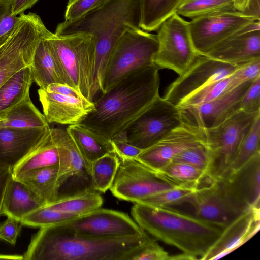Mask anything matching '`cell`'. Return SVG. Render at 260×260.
I'll return each instance as SVG.
<instances>
[{"mask_svg":"<svg viewBox=\"0 0 260 260\" xmlns=\"http://www.w3.org/2000/svg\"><path fill=\"white\" fill-rule=\"evenodd\" d=\"M159 69L153 64L122 78L93 101L79 124L111 140L159 95Z\"/></svg>","mask_w":260,"mask_h":260,"instance_id":"cell-1","label":"cell"},{"mask_svg":"<svg viewBox=\"0 0 260 260\" xmlns=\"http://www.w3.org/2000/svg\"><path fill=\"white\" fill-rule=\"evenodd\" d=\"M141 236L100 238L81 234L62 224L40 228L23 255L27 260H128L148 240Z\"/></svg>","mask_w":260,"mask_h":260,"instance_id":"cell-2","label":"cell"},{"mask_svg":"<svg viewBox=\"0 0 260 260\" xmlns=\"http://www.w3.org/2000/svg\"><path fill=\"white\" fill-rule=\"evenodd\" d=\"M131 214L138 225L149 235L195 259L202 260L223 230L171 206L134 203Z\"/></svg>","mask_w":260,"mask_h":260,"instance_id":"cell-3","label":"cell"},{"mask_svg":"<svg viewBox=\"0 0 260 260\" xmlns=\"http://www.w3.org/2000/svg\"><path fill=\"white\" fill-rule=\"evenodd\" d=\"M140 0H110L75 20L64 21L57 26L56 35L85 33L94 38L92 100L101 91L106 66L116 42L126 29L140 28Z\"/></svg>","mask_w":260,"mask_h":260,"instance_id":"cell-4","label":"cell"},{"mask_svg":"<svg viewBox=\"0 0 260 260\" xmlns=\"http://www.w3.org/2000/svg\"><path fill=\"white\" fill-rule=\"evenodd\" d=\"M61 83L67 84L92 101L95 57L94 39L85 33L56 35L49 30L46 35Z\"/></svg>","mask_w":260,"mask_h":260,"instance_id":"cell-5","label":"cell"},{"mask_svg":"<svg viewBox=\"0 0 260 260\" xmlns=\"http://www.w3.org/2000/svg\"><path fill=\"white\" fill-rule=\"evenodd\" d=\"M158 42L156 35L141 28H129L121 35L110 54L101 93L136 70L155 64Z\"/></svg>","mask_w":260,"mask_h":260,"instance_id":"cell-6","label":"cell"},{"mask_svg":"<svg viewBox=\"0 0 260 260\" xmlns=\"http://www.w3.org/2000/svg\"><path fill=\"white\" fill-rule=\"evenodd\" d=\"M183 122L182 109L159 95L112 139L126 141L144 150L159 142Z\"/></svg>","mask_w":260,"mask_h":260,"instance_id":"cell-7","label":"cell"},{"mask_svg":"<svg viewBox=\"0 0 260 260\" xmlns=\"http://www.w3.org/2000/svg\"><path fill=\"white\" fill-rule=\"evenodd\" d=\"M47 30L36 14L19 15L11 35L0 47V87L18 71L31 65L38 43Z\"/></svg>","mask_w":260,"mask_h":260,"instance_id":"cell-8","label":"cell"},{"mask_svg":"<svg viewBox=\"0 0 260 260\" xmlns=\"http://www.w3.org/2000/svg\"><path fill=\"white\" fill-rule=\"evenodd\" d=\"M158 46L154 63L181 75L199 56L191 37L188 22L175 13L157 29Z\"/></svg>","mask_w":260,"mask_h":260,"instance_id":"cell-9","label":"cell"},{"mask_svg":"<svg viewBox=\"0 0 260 260\" xmlns=\"http://www.w3.org/2000/svg\"><path fill=\"white\" fill-rule=\"evenodd\" d=\"M50 131L59 154L57 199L94 190L91 182L90 165L83 157L67 130L50 128Z\"/></svg>","mask_w":260,"mask_h":260,"instance_id":"cell-10","label":"cell"},{"mask_svg":"<svg viewBox=\"0 0 260 260\" xmlns=\"http://www.w3.org/2000/svg\"><path fill=\"white\" fill-rule=\"evenodd\" d=\"M260 112L249 113L239 110L219 125L206 129L213 159L211 175L220 176L234 158L243 139Z\"/></svg>","mask_w":260,"mask_h":260,"instance_id":"cell-11","label":"cell"},{"mask_svg":"<svg viewBox=\"0 0 260 260\" xmlns=\"http://www.w3.org/2000/svg\"><path fill=\"white\" fill-rule=\"evenodd\" d=\"M120 159L109 189L119 200L137 203L160 192L177 187L166 181L156 170L137 159Z\"/></svg>","mask_w":260,"mask_h":260,"instance_id":"cell-12","label":"cell"},{"mask_svg":"<svg viewBox=\"0 0 260 260\" xmlns=\"http://www.w3.org/2000/svg\"><path fill=\"white\" fill-rule=\"evenodd\" d=\"M188 203L196 216L223 229L249 209L237 202L218 178L196 189Z\"/></svg>","mask_w":260,"mask_h":260,"instance_id":"cell-13","label":"cell"},{"mask_svg":"<svg viewBox=\"0 0 260 260\" xmlns=\"http://www.w3.org/2000/svg\"><path fill=\"white\" fill-rule=\"evenodd\" d=\"M255 21L235 11L198 18L188 24L196 51L199 55H203Z\"/></svg>","mask_w":260,"mask_h":260,"instance_id":"cell-14","label":"cell"},{"mask_svg":"<svg viewBox=\"0 0 260 260\" xmlns=\"http://www.w3.org/2000/svg\"><path fill=\"white\" fill-rule=\"evenodd\" d=\"M61 224L76 232L100 238L138 236L146 233L126 213L101 207Z\"/></svg>","mask_w":260,"mask_h":260,"instance_id":"cell-15","label":"cell"},{"mask_svg":"<svg viewBox=\"0 0 260 260\" xmlns=\"http://www.w3.org/2000/svg\"><path fill=\"white\" fill-rule=\"evenodd\" d=\"M240 65L199 55L188 70L170 85L164 98L178 106L191 93L211 82L228 76Z\"/></svg>","mask_w":260,"mask_h":260,"instance_id":"cell-16","label":"cell"},{"mask_svg":"<svg viewBox=\"0 0 260 260\" xmlns=\"http://www.w3.org/2000/svg\"><path fill=\"white\" fill-rule=\"evenodd\" d=\"M204 141H207L205 130L184 121L159 142L142 150L136 159L156 170L184 149Z\"/></svg>","mask_w":260,"mask_h":260,"instance_id":"cell-17","label":"cell"},{"mask_svg":"<svg viewBox=\"0 0 260 260\" xmlns=\"http://www.w3.org/2000/svg\"><path fill=\"white\" fill-rule=\"evenodd\" d=\"M253 81L245 82L211 101L185 108L179 107L184 121L204 130L219 125L240 110L242 98Z\"/></svg>","mask_w":260,"mask_h":260,"instance_id":"cell-18","label":"cell"},{"mask_svg":"<svg viewBox=\"0 0 260 260\" xmlns=\"http://www.w3.org/2000/svg\"><path fill=\"white\" fill-rule=\"evenodd\" d=\"M203 55L235 65L260 59L259 21L247 25Z\"/></svg>","mask_w":260,"mask_h":260,"instance_id":"cell-19","label":"cell"},{"mask_svg":"<svg viewBox=\"0 0 260 260\" xmlns=\"http://www.w3.org/2000/svg\"><path fill=\"white\" fill-rule=\"evenodd\" d=\"M218 178L230 194L241 205L247 209L259 206L260 153L239 169L225 172Z\"/></svg>","mask_w":260,"mask_h":260,"instance_id":"cell-20","label":"cell"},{"mask_svg":"<svg viewBox=\"0 0 260 260\" xmlns=\"http://www.w3.org/2000/svg\"><path fill=\"white\" fill-rule=\"evenodd\" d=\"M38 93L48 123L79 124L94 108L93 102L85 98L65 95L41 88Z\"/></svg>","mask_w":260,"mask_h":260,"instance_id":"cell-21","label":"cell"},{"mask_svg":"<svg viewBox=\"0 0 260 260\" xmlns=\"http://www.w3.org/2000/svg\"><path fill=\"white\" fill-rule=\"evenodd\" d=\"M50 128L0 127V164L13 170L42 143Z\"/></svg>","mask_w":260,"mask_h":260,"instance_id":"cell-22","label":"cell"},{"mask_svg":"<svg viewBox=\"0 0 260 260\" xmlns=\"http://www.w3.org/2000/svg\"><path fill=\"white\" fill-rule=\"evenodd\" d=\"M259 206L252 207L225 227L202 260L218 259L247 242L259 230Z\"/></svg>","mask_w":260,"mask_h":260,"instance_id":"cell-23","label":"cell"},{"mask_svg":"<svg viewBox=\"0 0 260 260\" xmlns=\"http://www.w3.org/2000/svg\"><path fill=\"white\" fill-rule=\"evenodd\" d=\"M46 205L45 201L35 190L13 176L5 193L2 215L20 221Z\"/></svg>","mask_w":260,"mask_h":260,"instance_id":"cell-24","label":"cell"},{"mask_svg":"<svg viewBox=\"0 0 260 260\" xmlns=\"http://www.w3.org/2000/svg\"><path fill=\"white\" fill-rule=\"evenodd\" d=\"M66 130L90 165L98 158L114 152L111 139L80 124L69 125Z\"/></svg>","mask_w":260,"mask_h":260,"instance_id":"cell-25","label":"cell"},{"mask_svg":"<svg viewBox=\"0 0 260 260\" xmlns=\"http://www.w3.org/2000/svg\"><path fill=\"white\" fill-rule=\"evenodd\" d=\"M156 171L166 181L177 187L197 189L215 179L202 170L181 162L170 161Z\"/></svg>","mask_w":260,"mask_h":260,"instance_id":"cell-26","label":"cell"},{"mask_svg":"<svg viewBox=\"0 0 260 260\" xmlns=\"http://www.w3.org/2000/svg\"><path fill=\"white\" fill-rule=\"evenodd\" d=\"M48 30L38 43L30 66L32 82L41 89H46L52 83H61L54 58L46 40Z\"/></svg>","mask_w":260,"mask_h":260,"instance_id":"cell-27","label":"cell"},{"mask_svg":"<svg viewBox=\"0 0 260 260\" xmlns=\"http://www.w3.org/2000/svg\"><path fill=\"white\" fill-rule=\"evenodd\" d=\"M32 83L30 67H25L0 87V116H5L13 107L29 95Z\"/></svg>","mask_w":260,"mask_h":260,"instance_id":"cell-28","label":"cell"},{"mask_svg":"<svg viewBox=\"0 0 260 260\" xmlns=\"http://www.w3.org/2000/svg\"><path fill=\"white\" fill-rule=\"evenodd\" d=\"M57 175L58 166H53L26 171L14 176L30 187L47 205L57 199Z\"/></svg>","mask_w":260,"mask_h":260,"instance_id":"cell-29","label":"cell"},{"mask_svg":"<svg viewBox=\"0 0 260 260\" xmlns=\"http://www.w3.org/2000/svg\"><path fill=\"white\" fill-rule=\"evenodd\" d=\"M185 1L140 0V28L148 32L157 30Z\"/></svg>","mask_w":260,"mask_h":260,"instance_id":"cell-30","label":"cell"},{"mask_svg":"<svg viewBox=\"0 0 260 260\" xmlns=\"http://www.w3.org/2000/svg\"><path fill=\"white\" fill-rule=\"evenodd\" d=\"M49 126L44 115L34 105L29 95L8 112L0 123V127L29 128Z\"/></svg>","mask_w":260,"mask_h":260,"instance_id":"cell-31","label":"cell"},{"mask_svg":"<svg viewBox=\"0 0 260 260\" xmlns=\"http://www.w3.org/2000/svg\"><path fill=\"white\" fill-rule=\"evenodd\" d=\"M103 199L95 190L84 191L59 198L45 205L47 207L80 216L101 207Z\"/></svg>","mask_w":260,"mask_h":260,"instance_id":"cell-32","label":"cell"},{"mask_svg":"<svg viewBox=\"0 0 260 260\" xmlns=\"http://www.w3.org/2000/svg\"><path fill=\"white\" fill-rule=\"evenodd\" d=\"M59 154L50 131L42 143L25 158L14 167L13 176L23 172L38 168L57 166Z\"/></svg>","mask_w":260,"mask_h":260,"instance_id":"cell-33","label":"cell"},{"mask_svg":"<svg viewBox=\"0 0 260 260\" xmlns=\"http://www.w3.org/2000/svg\"><path fill=\"white\" fill-rule=\"evenodd\" d=\"M115 152L98 158L90 164V174L93 189L105 193L111 187L120 163Z\"/></svg>","mask_w":260,"mask_h":260,"instance_id":"cell-34","label":"cell"},{"mask_svg":"<svg viewBox=\"0 0 260 260\" xmlns=\"http://www.w3.org/2000/svg\"><path fill=\"white\" fill-rule=\"evenodd\" d=\"M237 11L233 0H185L176 13L191 19Z\"/></svg>","mask_w":260,"mask_h":260,"instance_id":"cell-35","label":"cell"},{"mask_svg":"<svg viewBox=\"0 0 260 260\" xmlns=\"http://www.w3.org/2000/svg\"><path fill=\"white\" fill-rule=\"evenodd\" d=\"M232 74L196 90L183 99L178 106L185 108L202 104L211 101L236 87Z\"/></svg>","mask_w":260,"mask_h":260,"instance_id":"cell-36","label":"cell"},{"mask_svg":"<svg viewBox=\"0 0 260 260\" xmlns=\"http://www.w3.org/2000/svg\"><path fill=\"white\" fill-rule=\"evenodd\" d=\"M259 141L260 115L256 118L250 131L243 139L234 158L224 172L239 169L254 156L260 153Z\"/></svg>","mask_w":260,"mask_h":260,"instance_id":"cell-37","label":"cell"},{"mask_svg":"<svg viewBox=\"0 0 260 260\" xmlns=\"http://www.w3.org/2000/svg\"><path fill=\"white\" fill-rule=\"evenodd\" d=\"M212 159L211 148L207 141H204L184 149L175 156L171 161L191 165L203 170L212 177L211 169Z\"/></svg>","mask_w":260,"mask_h":260,"instance_id":"cell-38","label":"cell"},{"mask_svg":"<svg viewBox=\"0 0 260 260\" xmlns=\"http://www.w3.org/2000/svg\"><path fill=\"white\" fill-rule=\"evenodd\" d=\"M77 216L44 206L23 217L20 222L22 225L41 228L61 224Z\"/></svg>","mask_w":260,"mask_h":260,"instance_id":"cell-39","label":"cell"},{"mask_svg":"<svg viewBox=\"0 0 260 260\" xmlns=\"http://www.w3.org/2000/svg\"><path fill=\"white\" fill-rule=\"evenodd\" d=\"M196 190L184 187L174 188L149 196L138 202L156 206L188 203Z\"/></svg>","mask_w":260,"mask_h":260,"instance_id":"cell-40","label":"cell"},{"mask_svg":"<svg viewBox=\"0 0 260 260\" xmlns=\"http://www.w3.org/2000/svg\"><path fill=\"white\" fill-rule=\"evenodd\" d=\"M157 241L151 236L131 254L128 260H175V255H170Z\"/></svg>","mask_w":260,"mask_h":260,"instance_id":"cell-41","label":"cell"},{"mask_svg":"<svg viewBox=\"0 0 260 260\" xmlns=\"http://www.w3.org/2000/svg\"><path fill=\"white\" fill-rule=\"evenodd\" d=\"M110 0H68L64 13V21L75 20Z\"/></svg>","mask_w":260,"mask_h":260,"instance_id":"cell-42","label":"cell"},{"mask_svg":"<svg viewBox=\"0 0 260 260\" xmlns=\"http://www.w3.org/2000/svg\"><path fill=\"white\" fill-rule=\"evenodd\" d=\"M240 110L249 113L260 112V76L252 82L245 93Z\"/></svg>","mask_w":260,"mask_h":260,"instance_id":"cell-43","label":"cell"},{"mask_svg":"<svg viewBox=\"0 0 260 260\" xmlns=\"http://www.w3.org/2000/svg\"><path fill=\"white\" fill-rule=\"evenodd\" d=\"M233 75L238 85L254 80L260 76V59L240 64Z\"/></svg>","mask_w":260,"mask_h":260,"instance_id":"cell-44","label":"cell"},{"mask_svg":"<svg viewBox=\"0 0 260 260\" xmlns=\"http://www.w3.org/2000/svg\"><path fill=\"white\" fill-rule=\"evenodd\" d=\"M23 226L20 221L11 217L0 224V239L14 245Z\"/></svg>","mask_w":260,"mask_h":260,"instance_id":"cell-45","label":"cell"},{"mask_svg":"<svg viewBox=\"0 0 260 260\" xmlns=\"http://www.w3.org/2000/svg\"><path fill=\"white\" fill-rule=\"evenodd\" d=\"M111 141L114 152L121 158L136 159L142 149L131 144L126 141L113 138Z\"/></svg>","mask_w":260,"mask_h":260,"instance_id":"cell-46","label":"cell"},{"mask_svg":"<svg viewBox=\"0 0 260 260\" xmlns=\"http://www.w3.org/2000/svg\"><path fill=\"white\" fill-rule=\"evenodd\" d=\"M18 19V16H13L9 13L0 21V47L11 35Z\"/></svg>","mask_w":260,"mask_h":260,"instance_id":"cell-47","label":"cell"},{"mask_svg":"<svg viewBox=\"0 0 260 260\" xmlns=\"http://www.w3.org/2000/svg\"><path fill=\"white\" fill-rule=\"evenodd\" d=\"M13 176L12 169L6 166L0 164V215L5 193L8 184Z\"/></svg>","mask_w":260,"mask_h":260,"instance_id":"cell-48","label":"cell"},{"mask_svg":"<svg viewBox=\"0 0 260 260\" xmlns=\"http://www.w3.org/2000/svg\"><path fill=\"white\" fill-rule=\"evenodd\" d=\"M46 89L51 92H56L65 95L72 96L76 98H84L77 90L65 84L60 83H52L48 85Z\"/></svg>","mask_w":260,"mask_h":260,"instance_id":"cell-49","label":"cell"},{"mask_svg":"<svg viewBox=\"0 0 260 260\" xmlns=\"http://www.w3.org/2000/svg\"><path fill=\"white\" fill-rule=\"evenodd\" d=\"M240 13L255 20L259 21L260 0H248L245 8Z\"/></svg>","mask_w":260,"mask_h":260,"instance_id":"cell-50","label":"cell"},{"mask_svg":"<svg viewBox=\"0 0 260 260\" xmlns=\"http://www.w3.org/2000/svg\"><path fill=\"white\" fill-rule=\"evenodd\" d=\"M39 0H13L11 14L17 16L33 6Z\"/></svg>","mask_w":260,"mask_h":260,"instance_id":"cell-51","label":"cell"},{"mask_svg":"<svg viewBox=\"0 0 260 260\" xmlns=\"http://www.w3.org/2000/svg\"><path fill=\"white\" fill-rule=\"evenodd\" d=\"M13 0H0V21L7 14L11 13Z\"/></svg>","mask_w":260,"mask_h":260,"instance_id":"cell-52","label":"cell"},{"mask_svg":"<svg viewBox=\"0 0 260 260\" xmlns=\"http://www.w3.org/2000/svg\"><path fill=\"white\" fill-rule=\"evenodd\" d=\"M236 10L238 12H242L246 7L248 0H233Z\"/></svg>","mask_w":260,"mask_h":260,"instance_id":"cell-53","label":"cell"},{"mask_svg":"<svg viewBox=\"0 0 260 260\" xmlns=\"http://www.w3.org/2000/svg\"><path fill=\"white\" fill-rule=\"evenodd\" d=\"M5 116H0V123L4 120Z\"/></svg>","mask_w":260,"mask_h":260,"instance_id":"cell-54","label":"cell"}]
</instances>
